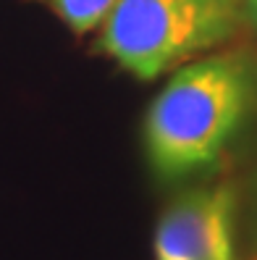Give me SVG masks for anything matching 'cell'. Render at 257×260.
Wrapping results in <instances>:
<instances>
[{"label": "cell", "instance_id": "cell-1", "mask_svg": "<svg viewBox=\"0 0 257 260\" xmlns=\"http://www.w3.org/2000/svg\"><path fill=\"white\" fill-rule=\"evenodd\" d=\"M252 98V66L241 55H207L176 71L147 113L144 142L153 166L178 176L213 163Z\"/></svg>", "mask_w": 257, "mask_h": 260}, {"label": "cell", "instance_id": "cell-2", "mask_svg": "<svg viewBox=\"0 0 257 260\" xmlns=\"http://www.w3.org/2000/svg\"><path fill=\"white\" fill-rule=\"evenodd\" d=\"M244 0H116L100 24V50L139 79H155L234 37Z\"/></svg>", "mask_w": 257, "mask_h": 260}, {"label": "cell", "instance_id": "cell-3", "mask_svg": "<svg viewBox=\"0 0 257 260\" xmlns=\"http://www.w3.org/2000/svg\"><path fill=\"white\" fill-rule=\"evenodd\" d=\"M155 260H234V192L192 189L158 221Z\"/></svg>", "mask_w": 257, "mask_h": 260}, {"label": "cell", "instance_id": "cell-4", "mask_svg": "<svg viewBox=\"0 0 257 260\" xmlns=\"http://www.w3.org/2000/svg\"><path fill=\"white\" fill-rule=\"evenodd\" d=\"M74 32L87 35L92 29H100L105 16L116 6V0H45Z\"/></svg>", "mask_w": 257, "mask_h": 260}, {"label": "cell", "instance_id": "cell-5", "mask_svg": "<svg viewBox=\"0 0 257 260\" xmlns=\"http://www.w3.org/2000/svg\"><path fill=\"white\" fill-rule=\"evenodd\" d=\"M244 24L257 32V0H244Z\"/></svg>", "mask_w": 257, "mask_h": 260}, {"label": "cell", "instance_id": "cell-6", "mask_svg": "<svg viewBox=\"0 0 257 260\" xmlns=\"http://www.w3.org/2000/svg\"><path fill=\"white\" fill-rule=\"evenodd\" d=\"M254 239H257V176H254Z\"/></svg>", "mask_w": 257, "mask_h": 260}]
</instances>
